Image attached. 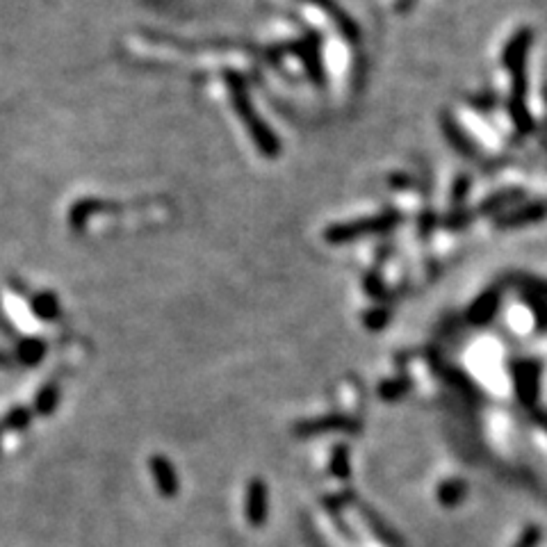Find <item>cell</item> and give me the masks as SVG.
I'll return each instance as SVG.
<instances>
[{
    "label": "cell",
    "mask_w": 547,
    "mask_h": 547,
    "mask_svg": "<svg viewBox=\"0 0 547 547\" xmlns=\"http://www.w3.org/2000/svg\"><path fill=\"white\" fill-rule=\"evenodd\" d=\"M30 306H32V312L37 317H42V320H58L60 317V301L55 294L51 292H39L34 294L32 301H30Z\"/></svg>",
    "instance_id": "6da1fadb"
},
{
    "label": "cell",
    "mask_w": 547,
    "mask_h": 547,
    "mask_svg": "<svg viewBox=\"0 0 547 547\" xmlns=\"http://www.w3.org/2000/svg\"><path fill=\"white\" fill-rule=\"evenodd\" d=\"M101 208H103L101 203L91 201V199L78 201L76 206L71 208V212H69V224H71V228H82V226H85V221L91 219V215L101 210Z\"/></svg>",
    "instance_id": "7a4b0ae2"
},
{
    "label": "cell",
    "mask_w": 547,
    "mask_h": 547,
    "mask_svg": "<svg viewBox=\"0 0 547 547\" xmlns=\"http://www.w3.org/2000/svg\"><path fill=\"white\" fill-rule=\"evenodd\" d=\"M264 515V488L263 484H251V493H249V518L251 523H260Z\"/></svg>",
    "instance_id": "3957f363"
},
{
    "label": "cell",
    "mask_w": 547,
    "mask_h": 547,
    "mask_svg": "<svg viewBox=\"0 0 547 547\" xmlns=\"http://www.w3.org/2000/svg\"><path fill=\"white\" fill-rule=\"evenodd\" d=\"M43 351H46V347H43L42 340H23L19 347V358L23 360V363L32 365L42 358Z\"/></svg>",
    "instance_id": "277c9868"
}]
</instances>
